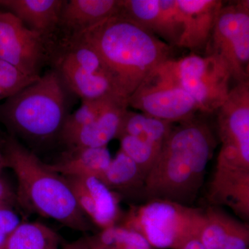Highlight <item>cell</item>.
<instances>
[{
	"label": "cell",
	"mask_w": 249,
	"mask_h": 249,
	"mask_svg": "<svg viewBox=\"0 0 249 249\" xmlns=\"http://www.w3.org/2000/svg\"><path fill=\"white\" fill-rule=\"evenodd\" d=\"M216 145L213 131L203 118L196 115L173 125L147 173L145 196L189 206L202 186Z\"/></svg>",
	"instance_id": "1"
},
{
	"label": "cell",
	"mask_w": 249,
	"mask_h": 249,
	"mask_svg": "<svg viewBox=\"0 0 249 249\" xmlns=\"http://www.w3.org/2000/svg\"><path fill=\"white\" fill-rule=\"evenodd\" d=\"M70 37L97 52L119 95L127 101L155 69L175 58V47L119 14Z\"/></svg>",
	"instance_id": "2"
},
{
	"label": "cell",
	"mask_w": 249,
	"mask_h": 249,
	"mask_svg": "<svg viewBox=\"0 0 249 249\" xmlns=\"http://www.w3.org/2000/svg\"><path fill=\"white\" fill-rule=\"evenodd\" d=\"M0 144L6 166L17 178L18 203L31 213L72 230H89L88 218L78 206L66 178L51 170L14 136L8 134Z\"/></svg>",
	"instance_id": "3"
},
{
	"label": "cell",
	"mask_w": 249,
	"mask_h": 249,
	"mask_svg": "<svg viewBox=\"0 0 249 249\" xmlns=\"http://www.w3.org/2000/svg\"><path fill=\"white\" fill-rule=\"evenodd\" d=\"M73 96L58 71L52 69L0 103V123L16 138L48 143L60 139Z\"/></svg>",
	"instance_id": "4"
},
{
	"label": "cell",
	"mask_w": 249,
	"mask_h": 249,
	"mask_svg": "<svg viewBox=\"0 0 249 249\" xmlns=\"http://www.w3.org/2000/svg\"><path fill=\"white\" fill-rule=\"evenodd\" d=\"M205 220L204 210L165 199H150L131 207L121 226L139 232L152 247L178 249L198 239Z\"/></svg>",
	"instance_id": "5"
},
{
	"label": "cell",
	"mask_w": 249,
	"mask_h": 249,
	"mask_svg": "<svg viewBox=\"0 0 249 249\" xmlns=\"http://www.w3.org/2000/svg\"><path fill=\"white\" fill-rule=\"evenodd\" d=\"M204 55L224 62L235 84L249 82V1H224Z\"/></svg>",
	"instance_id": "6"
},
{
	"label": "cell",
	"mask_w": 249,
	"mask_h": 249,
	"mask_svg": "<svg viewBox=\"0 0 249 249\" xmlns=\"http://www.w3.org/2000/svg\"><path fill=\"white\" fill-rule=\"evenodd\" d=\"M169 65L177 83L195 100L201 114H214L225 102L232 79L222 60L191 53L170 60Z\"/></svg>",
	"instance_id": "7"
},
{
	"label": "cell",
	"mask_w": 249,
	"mask_h": 249,
	"mask_svg": "<svg viewBox=\"0 0 249 249\" xmlns=\"http://www.w3.org/2000/svg\"><path fill=\"white\" fill-rule=\"evenodd\" d=\"M127 104L142 114L173 124L189 120L199 112L195 100L175 80L168 60L149 74Z\"/></svg>",
	"instance_id": "8"
},
{
	"label": "cell",
	"mask_w": 249,
	"mask_h": 249,
	"mask_svg": "<svg viewBox=\"0 0 249 249\" xmlns=\"http://www.w3.org/2000/svg\"><path fill=\"white\" fill-rule=\"evenodd\" d=\"M55 43L30 30L14 15L0 9V60L31 77L52 60Z\"/></svg>",
	"instance_id": "9"
},
{
	"label": "cell",
	"mask_w": 249,
	"mask_h": 249,
	"mask_svg": "<svg viewBox=\"0 0 249 249\" xmlns=\"http://www.w3.org/2000/svg\"><path fill=\"white\" fill-rule=\"evenodd\" d=\"M214 114L222 142L217 159L249 168V82L232 87Z\"/></svg>",
	"instance_id": "10"
},
{
	"label": "cell",
	"mask_w": 249,
	"mask_h": 249,
	"mask_svg": "<svg viewBox=\"0 0 249 249\" xmlns=\"http://www.w3.org/2000/svg\"><path fill=\"white\" fill-rule=\"evenodd\" d=\"M65 178L88 219L101 230L117 225L121 214L116 193L95 177Z\"/></svg>",
	"instance_id": "11"
},
{
	"label": "cell",
	"mask_w": 249,
	"mask_h": 249,
	"mask_svg": "<svg viewBox=\"0 0 249 249\" xmlns=\"http://www.w3.org/2000/svg\"><path fill=\"white\" fill-rule=\"evenodd\" d=\"M210 202L228 206L240 217H249V168L217 160L209 189Z\"/></svg>",
	"instance_id": "12"
},
{
	"label": "cell",
	"mask_w": 249,
	"mask_h": 249,
	"mask_svg": "<svg viewBox=\"0 0 249 249\" xmlns=\"http://www.w3.org/2000/svg\"><path fill=\"white\" fill-rule=\"evenodd\" d=\"M184 29L178 48L204 55L213 31L222 0H177Z\"/></svg>",
	"instance_id": "13"
},
{
	"label": "cell",
	"mask_w": 249,
	"mask_h": 249,
	"mask_svg": "<svg viewBox=\"0 0 249 249\" xmlns=\"http://www.w3.org/2000/svg\"><path fill=\"white\" fill-rule=\"evenodd\" d=\"M128 107L127 101L124 100H110L92 122L62 142L68 149L107 147L111 140L119 137Z\"/></svg>",
	"instance_id": "14"
},
{
	"label": "cell",
	"mask_w": 249,
	"mask_h": 249,
	"mask_svg": "<svg viewBox=\"0 0 249 249\" xmlns=\"http://www.w3.org/2000/svg\"><path fill=\"white\" fill-rule=\"evenodd\" d=\"M52 61L54 70L58 71L67 88L82 101L105 98H119L126 101L119 95L108 75L85 71L61 55H54Z\"/></svg>",
	"instance_id": "15"
},
{
	"label": "cell",
	"mask_w": 249,
	"mask_h": 249,
	"mask_svg": "<svg viewBox=\"0 0 249 249\" xmlns=\"http://www.w3.org/2000/svg\"><path fill=\"white\" fill-rule=\"evenodd\" d=\"M66 0H0V9L18 18L30 30L53 40Z\"/></svg>",
	"instance_id": "16"
},
{
	"label": "cell",
	"mask_w": 249,
	"mask_h": 249,
	"mask_svg": "<svg viewBox=\"0 0 249 249\" xmlns=\"http://www.w3.org/2000/svg\"><path fill=\"white\" fill-rule=\"evenodd\" d=\"M119 7L120 0H66L58 29L63 31L64 37L76 35L116 16Z\"/></svg>",
	"instance_id": "17"
},
{
	"label": "cell",
	"mask_w": 249,
	"mask_h": 249,
	"mask_svg": "<svg viewBox=\"0 0 249 249\" xmlns=\"http://www.w3.org/2000/svg\"><path fill=\"white\" fill-rule=\"evenodd\" d=\"M111 160L107 147H77L67 149L58 161L47 165L64 178L95 177L101 179Z\"/></svg>",
	"instance_id": "18"
},
{
	"label": "cell",
	"mask_w": 249,
	"mask_h": 249,
	"mask_svg": "<svg viewBox=\"0 0 249 249\" xmlns=\"http://www.w3.org/2000/svg\"><path fill=\"white\" fill-rule=\"evenodd\" d=\"M145 178L137 163L119 150L101 180L111 191L129 195L143 188Z\"/></svg>",
	"instance_id": "19"
},
{
	"label": "cell",
	"mask_w": 249,
	"mask_h": 249,
	"mask_svg": "<svg viewBox=\"0 0 249 249\" xmlns=\"http://www.w3.org/2000/svg\"><path fill=\"white\" fill-rule=\"evenodd\" d=\"M173 127V124L167 121L127 109L119 137L124 134L132 136L161 147Z\"/></svg>",
	"instance_id": "20"
},
{
	"label": "cell",
	"mask_w": 249,
	"mask_h": 249,
	"mask_svg": "<svg viewBox=\"0 0 249 249\" xmlns=\"http://www.w3.org/2000/svg\"><path fill=\"white\" fill-rule=\"evenodd\" d=\"M60 243L58 234L45 224L22 222L3 249H60Z\"/></svg>",
	"instance_id": "21"
},
{
	"label": "cell",
	"mask_w": 249,
	"mask_h": 249,
	"mask_svg": "<svg viewBox=\"0 0 249 249\" xmlns=\"http://www.w3.org/2000/svg\"><path fill=\"white\" fill-rule=\"evenodd\" d=\"M205 217L198 240L206 249H223L235 219L216 206L205 210Z\"/></svg>",
	"instance_id": "22"
},
{
	"label": "cell",
	"mask_w": 249,
	"mask_h": 249,
	"mask_svg": "<svg viewBox=\"0 0 249 249\" xmlns=\"http://www.w3.org/2000/svg\"><path fill=\"white\" fill-rule=\"evenodd\" d=\"M89 238L107 249H152L143 236L121 225L103 229Z\"/></svg>",
	"instance_id": "23"
},
{
	"label": "cell",
	"mask_w": 249,
	"mask_h": 249,
	"mask_svg": "<svg viewBox=\"0 0 249 249\" xmlns=\"http://www.w3.org/2000/svg\"><path fill=\"white\" fill-rule=\"evenodd\" d=\"M120 141V150L134 160L142 173L147 177L157 157L160 149L152 142L129 135H121L118 138Z\"/></svg>",
	"instance_id": "24"
},
{
	"label": "cell",
	"mask_w": 249,
	"mask_h": 249,
	"mask_svg": "<svg viewBox=\"0 0 249 249\" xmlns=\"http://www.w3.org/2000/svg\"><path fill=\"white\" fill-rule=\"evenodd\" d=\"M111 99L119 98L82 101L81 106L79 108L73 113H70V115L67 116L59 139L63 142L77 131L92 122L102 111L106 104Z\"/></svg>",
	"instance_id": "25"
},
{
	"label": "cell",
	"mask_w": 249,
	"mask_h": 249,
	"mask_svg": "<svg viewBox=\"0 0 249 249\" xmlns=\"http://www.w3.org/2000/svg\"><path fill=\"white\" fill-rule=\"evenodd\" d=\"M39 77L28 76L0 60V103L34 83Z\"/></svg>",
	"instance_id": "26"
},
{
	"label": "cell",
	"mask_w": 249,
	"mask_h": 249,
	"mask_svg": "<svg viewBox=\"0 0 249 249\" xmlns=\"http://www.w3.org/2000/svg\"><path fill=\"white\" fill-rule=\"evenodd\" d=\"M23 221L11 205H0V249Z\"/></svg>",
	"instance_id": "27"
},
{
	"label": "cell",
	"mask_w": 249,
	"mask_h": 249,
	"mask_svg": "<svg viewBox=\"0 0 249 249\" xmlns=\"http://www.w3.org/2000/svg\"><path fill=\"white\" fill-rule=\"evenodd\" d=\"M249 243L248 227L235 219L223 249H249Z\"/></svg>",
	"instance_id": "28"
},
{
	"label": "cell",
	"mask_w": 249,
	"mask_h": 249,
	"mask_svg": "<svg viewBox=\"0 0 249 249\" xmlns=\"http://www.w3.org/2000/svg\"><path fill=\"white\" fill-rule=\"evenodd\" d=\"M17 202V197L14 191L4 180L0 178V205H12Z\"/></svg>",
	"instance_id": "29"
},
{
	"label": "cell",
	"mask_w": 249,
	"mask_h": 249,
	"mask_svg": "<svg viewBox=\"0 0 249 249\" xmlns=\"http://www.w3.org/2000/svg\"><path fill=\"white\" fill-rule=\"evenodd\" d=\"M81 245L83 249H107L103 248L101 246L96 245V243L93 242L89 237H84V238L80 239L78 240Z\"/></svg>",
	"instance_id": "30"
},
{
	"label": "cell",
	"mask_w": 249,
	"mask_h": 249,
	"mask_svg": "<svg viewBox=\"0 0 249 249\" xmlns=\"http://www.w3.org/2000/svg\"><path fill=\"white\" fill-rule=\"evenodd\" d=\"M178 249H206L198 239H193Z\"/></svg>",
	"instance_id": "31"
},
{
	"label": "cell",
	"mask_w": 249,
	"mask_h": 249,
	"mask_svg": "<svg viewBox=\"0 0 249 249\" xmlns=\"http://www.w3.org/2000/svg\"><path fill=\"white\" fill-rule=\"evenodd\" d=\"M62 249H83L79 241L71 242V243L65 244L62 247Z\"/></svg>",
	"instance_id": "32"
},
{
	"label": "cell",
	"mask_w": 249,
	"mask_h": 249,
	"mask_svg": "<svg viewBox=\"0 0 249 249\" xmlns=\"http://www.w3.org/2000/svg\"><path fill=\"white\" fill-rule=\"evenodd\" d=\"M6 168H7L6 160H5L4 154L1 150V144H0V173Z\"/></svg>",
	"instance_id": "33"
}]
</instances>
